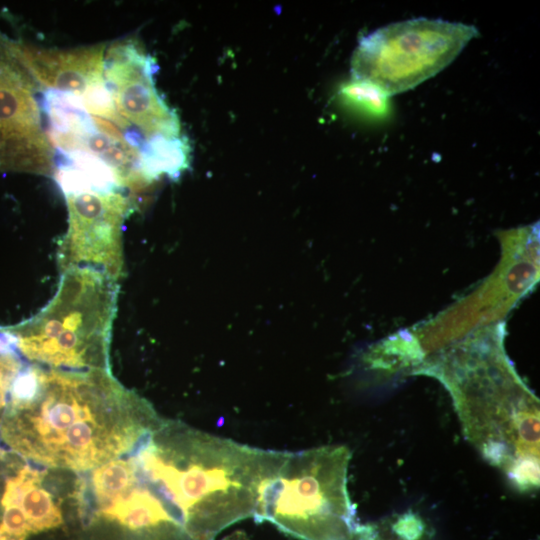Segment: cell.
<instances>
[{"label":"cell","mask_w":540,"mask_h":540,"mask_svg":"<svg viewBox=\"0 0 540 540\" xmlns=\"http://www.w3.org/2000/svg\"><path fill=\"white\" fill-rule=\"evenodd\" d=\"M22 367L13 337L5 327L0 326V425L7 408L12 384Z\"/></svg>","instance_id":"obj_12"},{"label":"cell","mask_w":540,"mask_h":540,"mask_svg":"<svg viewBox=\"0 0 540 540\" xmlns=\"http://www.w3.org/2000/svg\"><path fill=\"white\" fill-rule=\"evenodd\" d=\"M119 284L91 268L61 272L53 297L32 317L5 327L20 355L54 370L110 371Z\"/></svg>","instance_id":"obj_4"},{"label":"cell","mask_w":540,"mask_h":540,"mask_svg":"<svg viewBox=\"0 0 540 540\" xmlns=\"http://www.w3.org/2000/svg\"><path fill=\"white\" fill-rule=\"evenodd\" d=\"M44 472L23 466L5 482L1 508L19 510L27 520L31 533H39L63 524L61 509L43 486Z\"/></svg>","instance_id":"obj_10"},{"label":"cell","mask_w":540,"mask_h":540,"mask_svg":"<svg viewBox=\"0 0 540 540\" xmlns=\"http://www.w3.org/2000/svg\"><path fill=\"white\" fill-rule=\"evenodd\" d=\"M340 94L349 104L374 114H382L386 109V97L364 82L352 80L341 88Z\"/></svg>","instance_id":"obj_13"},{"label":"cell","mask_w":540,"mask_h":540,"mask_svg":"<svg viewBox=\"0 0 540 540\" xmlns=\"http://www.w3.org/2000/svg\"><path fill=\"white\" fill-rule=\"evenodd\" d=\"M190 147L186 139L177 136L155 135L146 139L140 149V171L150 184L162 175L175 179L189 165Z\"/></svg>","instance_id":"obj_11"},{"label":"cell","mask_w":540,"mask_h":540,"mask_svg":"<svg viewBox=\"0 0 540 540\" xmlns=\"http://www.w3.org/2000/svg\"><path fill=\"white\" fill-rule=\"evenodd\" d=\"M128 454L193 540H215L232 524L253 518L261 487L283 451L162 420Z\"/></svg>","instance_id":"obj_2"},{"label":"cell","mask_w":540,"mask_h":540,"mask_svg":"<svg viewBox=\"0 0 540 540\" xmlns=\"http://www.w3.org/2000/svg\"><path fill=\"white\" fill-rule=\"evenodd\" d=\"M14 57L35 77L39 84L78 96L104 81V45L71 51L37 50L10 44Z\"/></svg>","instance_id":"obj_9"},{"label":"cell","mask_w":540,"mask_h":540,"mask_svg":"<svg viewBox=\"0 0 540 540\" xmlns=\"http://www.w3.org/2000/svg\"><path fill=\"white\" fill-rule=\"evenodd\" d=\"M452 362L441 379L447 384L466 439L512 487H539V401L505 362L469 367Z\"/></svg>","instance_id":"obj_3"},{"label":"cell","mask_w":540,"mask_h":540,"mask_svg":"<svg viewBox=\"0 0 540 540\" xmlns=\"http://www.w3.org/2000/svg\"><path fill=\"white\" fill-rule=\"evenodd\" d=\"M156 71L154 59L132 41L111 45L103 60V77L117 114L147 139L180 135L177 116L155 87Z\"/></svg>","instance_id":"obj_8"},{"label":"cell","mask_w":540,"mask_h":540,"mask_svg":"<svg viewBox=\"0 0 540 540\" xmlns=\"http://www.w3.org/2000/svg\"><path fill=\"white\" fill-rule=\"evenodd\" d=\"M68 228L57 249L60 272L91 268L117 283L124 277L123 227L134 202L125 190L78 187L63 191Z\"/></svg>","instance_id":"obj_7"},{"label":"cell","mask_w":540,"mask_h":540,"mask_svg":"<svg viewBox=\"0 0 540 540\" xmlns=\"http://www.w3.org/2000/svg\"><path fill=\"white\" fill-rule=\"evenodd\" d=\"M222 540H250V539L244 532L235 531L229 536L224 537Z\"/></svg>","instance_id":"obj_15"},{"label":"cell","mask_w":540,"mask_h":540,"mask_svg":"<svg viewBox=\"0 0 540 540\" xmlns=\"http://www.w3.org/2000/svg\"><path fill=\"white\" fill-rule=\"evenodd\" d=\"M350 459L344 445L283 451L253 518L300 540H354L360 524L347 489Z\"/></svg>","instance_id":"obj_5"},{"label":"cell","mask_w":540,"mask_h":540,"mask_svg":"<svg viewBox=\"0 0 540 540\" xmlns=\"http://www.w3.org/2000/svg\"><path fill=\"white\" fill-rule=\"evenodd\" d=\"M478 35L472 25L442 19L391 23L361 38L352 55V80L386 98L405 92L442 71Z\"/></svg>","instance_id":"obj_6"},{"label":"cell","mask_w":540,"mask_h":540,"mask_svg":"<svg viewBox=\"0 0 540 540\" xmlns=\"http://www.w3.org/2000/svg\"><path fill=\"white\" fill-rule=\"evenodd\" d=\"M18 73L17 69L8 64L7 61L0 62V80L10 74Z\"/></svg>","instance_id":"obj_14"},{"label":"cell","mask_w":540,"mask_h":540,"mask_svg":"<svg viewBox=\"0 0 540 540\" xmlns=\"http://www.w3.org/2000/svg\"><path fill=\"white\" fill-rule=\"evenodd\" d=\"M37 367L32 396L8 401L1 423L7 447L48 467L94 469L129 453L162 422L150 404L105 370Z\"/></svg>","instance_id":"obj_1"}]
</instances>
